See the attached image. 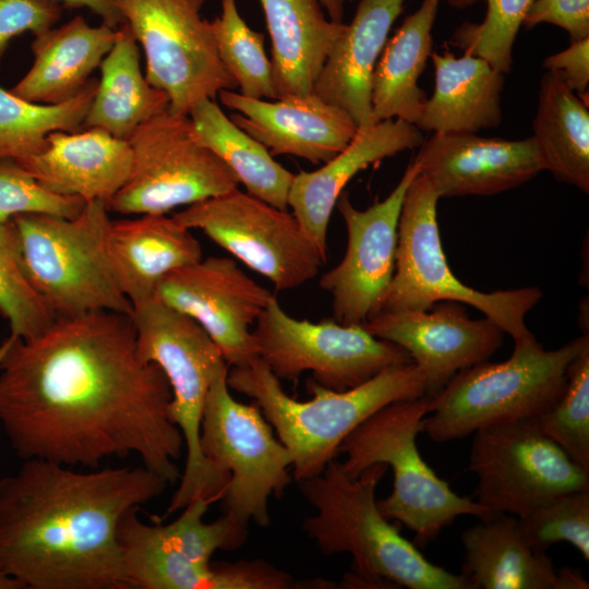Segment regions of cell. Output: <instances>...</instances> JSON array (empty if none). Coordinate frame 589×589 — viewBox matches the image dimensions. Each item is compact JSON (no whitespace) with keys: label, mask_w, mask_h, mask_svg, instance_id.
<instances>
[{"label":"cell","mask_w":589,"mask_h":589,"mask_svg":"<svg viewBox=\"0 0 589 589\" xmlns=\"http://www.w3.org/2000/svg\"><path fill=\"white\" fill-rule=\"evenodd\" d=\"M170 400L163 371L137 354L129 314L56 317L0 346V425L22 460L93 469L133 454L175 483L184 443Z\"/></svg>","instance_id":"obj_1"},{"label":"cell","mask_w":589,"mask_h":589,"mask_svg":"<svg viewBox=\"0 0 589 589\" xmlns=\"http://www.w3.org/2000/svg\"><path fill=\"white\" fill-rule=\"evenodd\" d=\"M168 482L142 466L76 471L25 459L0 479V568L31 589H129L121 519Z\"/></svg>","instance_id":"obj_2"},{"label":"cell","mask_w":589,"mask_h":589,"mask_svg":"<svg viewBox=\"0 0 589 589\" xmlns=\"http://www.w3.org/2000/svg\"><path fill=\"white\" fill-rule=\"evenodd\" d=\"M386 470L375 464L351 479L334 459L321 474L298 482L316 510L303 520L304 532L326 555H351L353 575L345 578L346 587L471 589L461 574L428 561L381 513L375 493Z\"/></svg>","instance_id":"obj_3"},{"label":"cell","mask_w":589,"mask_h":589,"mask_svg":"<svg viewBox=\"0 0 589 589\" xmlns=\"http://www.w3.org/2000/svg\"><path fill=\"white\" fill-rule=\"evenodd\" d=\"M227 383L260 407L292 456L297 482L321 474L339 455L342 441L381 408L425 395L424 376L413 362L389 366L346 390L329 389L312 380L308 387L313 397L303 401L288 396L260 358L245 366H232Z\"/></svg>","instance_id":"obj_4"},{"label":"cell","mask_w":589,"mask_h":589,"mask_svg":"<svg viewBox=\"0 0 589 589\" xmlns=\"http://www.w3.org/2000/svg\"><path fill=\"white\" fill-rule=\"evenodd\" d=\"M426 395L394 401L359 424L339 445V462L349 478H358L375 464L389 466L394 473L392 493L377 501L385 518L402 524L424 548L459 516L486 519L496 513L469 497L456 494L422 458L417 436L430 411Z\"/></svg>","instance_id":"obj_5"},{"label":"cell","mask_w":589,"mask_h":589,"mask_svg":"<svg viewBox=\"0 0 589 589\" xmlns=\"http://www.w3.org/2000/svg\"><path fill=\"white\" fill-rule=\"evenodd\" d=\"M131 317L140 359L158 365L167 378L171 390L169 418L187 447L184 469L167 514L181 510L195 498H221L230 478L204 457L201 425L211 384L228 364L200 324L156 296L133 303Z\"/></svg>","instance_id":"obj_6"},{"label":"cell","mask_w":589,"mask_h":589,"mask_svg":"<svg viewBox=\"0 0 589 589\" xmlns=\"http://www.w3.org/2000/svg\"><path fill=\"white\" fill-rule=\"evenodd\" d=\"M588 347V333L554 350H545L533 334L514 341L508 360L467 368L432 397L422 432L447 442L542 414L562 395L570 362Z\"/></svg>","instance_id":"obj_7"},{"label":"cell","mask_w":589,"mask_h":589,"mask_svg":"<svg viewBox=\"0 0 589 589\" xmlns=\"http://www.w3.org/2000/svg\"><path fill=\"white\" fill-rule=\"evenodd\" d=\"M29 280L56 317L96 311L132 313L106 253L107 204H85L74 218L26 214L14 217Z\"/></svg>","instance_id":"obj_8"},{"label":"cell","mask_w":589,"mask_h":589,"mask_svg":"<svg viewBox=\"0 0 589 589\" xmlns=\"http://www.w3.org/2000/svg\"><path fill=\"white\" fill-rule=\"evenodd\" d=\"M438 200L437 192L421 173L408 187L398 223L395 272L380 312L423 311L438 301L450 300L474 306L514 341L530 336L525 318L542 298V291L525 287L483 292L462 284L453 274L442 248Z\"/></svg>","instance_id":"obj_9"},{"label":"cell","mask_w":589,"mask_h":589,"mask_svg":"<svg viewBox=\"0 0 589 589\" xmlns=\"http://www.w3.org/2000/svg\"><path fill=\"white\" fill-rule=\"evenodd\" d=\"M228 371L223 366L208 389L201 449L216 470L230 477L221 496L224 513L266 527L269 497H280L292 481V456L254 401L245 405L231 396Z\"/></svg>","instance_id":"obj_10"},{"label":"cell","mask_w":589,"mask_h":589,"mask_svg":"<svg viewBox=\"0 0 589 589\" xmlns=\"http://www.w3.org/2000/svg\"><path fill=\"white\" fill-rule=\"evenodd\" d=\"M128 142L130 175L107 203L109 212L167 214L239 185L227 165L199 141L189 115L168 109L142 123Z\"/></svg>","instance_id":"obj_11"},{"label":"cell","mask_w":589,"mask_h":589,"mask_svg":"<svg viewBox=\"0 0 589 589\" xmlns=\"http://www.w3.org/2000/svg\"><path fill=\"white\" fill-rule=\"evenodd\" d=\"M252 335L259 358L279 380L296 382L309 371L314 382L334 390L356 387L389 366L412 362L405 349L376 338L361 325L294 318L275 296L257 317Z\"/></svg>","instance_id":"obj_12"},{"label":"cell","mask_w":589,"mask_h":589,"mask_svg":"<svg viewBox=\"0 0 589 589\" xmlns=\"http://www.w3.org/2000/svg\"><path fill=\"white\" fill-rule=\"evenodd\" d=\"M205 0H117L124 23L142 47L145 79L165 92L169 111L189 115L201 100L238 87L224 67Z\"/></svg>","instance_id":"obj_13"},{"label":"cell","mask_w":589,"mask_h":589,"mask_svg":"<svg viewBox=\"0 0 589 589\" xmlns=\"http://www.w3.org/2000/svg\"><path fill=\"white\" fill-rule=\"evenodd\" d=\"M173 216L185 227L202 230L278 291L314 279L325 262L293 214L238 188Z\"/></svg>","instance_id":"obj_14"},{"label":"cell","mask_w":589,"mask_h":589,"mask_svg":"<svg viewBox=\"0 0 589 589\" xmlns=\"http://www.w3.org/2000/svg\"><path fill=\"white\" fill-rule=\"evenodd\" d=\"M469 470L477 502L493 513L519 517L545 502L589 489V471L577 465L533 419L473 433Z\"/></svg>","instance_id":"obj_15"},{"label":"cell","mask_w":589,"mask_h":589,"mask_svg":"<svg viewBox=\"0 0 589 589\" xmlns=\"http://www.w3.org/2000/svg\"><path fill=\"white\" fill-rule=\"evenodd\" d=\"M419 173L414 158L388 196L364 211L352 205L348 192L339 195L336 207L346 225L347 248L342 260L320 278L338 323L362 325L380 312L395 272L404 197Z\"/></svg>","instance_id":"obj_16"},{"label":"cell","mask_w":589,"mask_h":589,"mask_svg":"<svg viewBox=\"0 0 589 589\" xmlns=\"http://www.w3.org/2000/svg\"><path fill=\"white\" fill-rule=\"evenodd\" d=\"M155 296L200 324L228 366H245L259 358L250 326L274 294L245 274L236 260L202 257L164 277Z\"/></svg>","instance_id":"obj_17"},{"label":"cell","mask_w":589,"mask_h":589,"mask_svg":"<svg viewBox=\"0 0 589 589\" xmlns=\"http://www.w3.org/2000/svg\"><path fill=\"white\" fill-rule=\"evenodd\" d=\"M410 356L425 380V395H437L460 371L489 360L503 344L504 330L488 317L471 320L457 301L429 310L383 311L361 325Z\"/></svg>","instance_id":"obj_18"},{"label":"cell","mask_w":589,"mask_h":589,"mask_svg":"<svg viewBox=\"0 0 589 589\" xmlns=\"http://www.w3.org/2000/svg\"><path fill=\"white\" fill-rule=\"evenodd\" d=\"M130 510L120 521L118 540L129 588L137 589H289L293 577L263 560L195 564Z\"/></svg>","instance_id":"obj_19"},{"label":"cell","mask_w":589,"mask_h":589,"mask_svg":"<svg viewBox=\"0 0 589 589\" xmlns=\"http://www.w3.org/2000/svg\"><path fill=\"white\" fill-rule=\"evenodd\" d=\"M416 159L440 199L497 194L544 170L532 136L509 141L476 133H434L424 140Z\"/></svg>","instance_id":"obj_20"},{"label":"cell","mask_w":589,"mask_h":589,"mask_svg":"<svg viewBox=\"0 0 589 589\" xmlns=\"http://www.w3.org/2000/svg\"><path fill=\"white\" fill-rule=\"evenodd\" d=\"M224 106L239 111L230 119L263 144L272 155H292L324 164L353 139L358 127L341 108L314 93L288 95L273 101L223 89Z\"/></svg>","instance_id":"obj_21"},{"label":"cell","mask_w":589,"mask_h":589,"mask_svg":"<svg viewBox=\"0 0 589 589\" xmlns=\"http://www.w3.org/2000/svg\"><path fill=\"white\" fill-rule=\"evenodd\" d=\"M422 131L400 119L359 127L351 142L313 171L293 175L288 206L326 261L327 230L336 202L347 183L361 170L402 151L420 147Z\"/></svg>","instance_id":"obj_22"},{"label":"cell","mask_w":589,"mask_h":589,"mask_svg":"<svg viewBox=\"0 0 589 589\" xmlns=\"http://www.w3.org/2000/svg\"><path fill=\"white\" fill-rule=\"evenodd\" d=\"M17 161L53 193L107 204L129 178L132 152L128 141L86 128L51 132L40 152Z\"/></svg>","instance_id":"obj_23"},{"label":"cell","mask_w":589,"mask_h":589,"mask_svg":"<svg viewBox=\"0 0 589 589\" xmlns=\"http://www.w3.org/2000/svg\"><path fill=\"white\" fill-rule=\"evenodd\" d=\"M461 575L471 589H588L579 570L555 569L522 538L517 517L496 513L461 532Z\"/></svg>","instance_id":"obj_24"},{"label":"cell","mask_w":589,"mask_h":589,"mask_svg":"<svg viewBox=\"0 0 589 589\" xmlns=\"http://www.w3.org/2000/svg\"><path fill=\"white\" fill-rule=\"evenodd\" d=\"M191 230L167 214L110 220L105 241L109 266L132 304L155 296L171 272L203 257Z\"/></svg>","instance_id":"obj_25"},{"label":"cell","mask_w":589,"mask_h":589,"mask_svg":"<svg viewBox=\"0 0 589 589\" xmlns=\"http://www.w3.org/2000/svg\"><path fill=\"white\" fill-rule=\"evenodd\" d=\"M404 0H360L315 82L313 93L345 110L357 127L372 124L371 80Z\"/></svg>","instance_id":"obj_26"},{"label":"cell","mask_w":589,"mask_h":589,"mask_svg":"<svg viewBox=\"0 0 589 589\" xmlns=\"http://www.w3.org/2000/svg\"><path fill=\"white\" fill-rule=\"evenodd\" d=\"M117 29L89 25L76 15L59 27L35 35L34 61L11 92L33 104H62L79 94L111 49Z\"/></svg>","instance_id":"obj_27"},{"label":"cell","mask_w":589,"mask_h":589,"mask_svg":"<svg viewBox=\"0 0 589 589\" xmlns=\"http://www.w3.org/2000/svg\"><path fill=\"white\" fill-rule=\"evenodd\" d=\"M434 89L416 125L434 133H476L501 124L505 74L485 59L432 52Z\"/></svg>","instance_id":"obj_28"},{"label":"cell","mask_w":589,"mask_h":589,"mask_svg":"<svg viewBox=\"0 0 589 589\" xmlns=\"http://www.w3.org/2000/svg\"><path fill=\"white\" fill-rule=\"evenodd\" d=\"M272 40L277 99L313 93L346 24L327 20L318 0H260Z\"/></svg>","instance_id":"obj_29"},{"label":"cell","mask_w":589,"mask_h":589,"mask_svg":"<svg viewBox=\"0 0 589 589\" xmlns=\"http://www.w3.org/2000/svg\"><path fill=\"white\" fill-rule=\"evenodd\" d=\"M440 0H423L387 39L371 80V120L400 119L416 124L426 95L419 79L431 57L432 28Z\"/></svg>","instance_id":"obj_30"},{"label":"cell","mask_w":589,"mask_h":589,"mask_svg":"<svg viewBox=\"0 0 589 589\" xmlns=\"http://www.w3.org/2000/svg\"><path fill=\"white\" fill-rule=\"evenodd\" d=\"M99 70L98 86L82 129H101L128 141L142 123L169 109L167 94L145 79L139 44L125 23L117 28Z\"/></svg>","instance_id":"obj_31"},{"label":"cell","mask_w":589,"mask_h":589,"mask_svg":"<svg viewBox=\"0 0 589 589\" xmlns=\"http://www.w3.org/2000/svg\"><path fill=\"white\" fill-rule=\"evenodd\" d=\"M588 99L579 97L556 75L540 82L532 139L544 170L557 180L589 192Z\"/></svg>","instance_id":"obj_32"},{"label":"cell","mask_w":589,"mask_h":589,"mask_svg":"<svg viewBox=\"0 0 589 589\" xmlns=\"http://www.w3.org/2000/svg\"><path fill=\"white\" fill-rule=\"evenodd\" d=\"M189 117L199 141L227 165L248 193L287 209L293 173L263 144L235 124L215 99L199 101Z\"/></svg>","instance_id":"obj_33"},{"label":"cell","mask_w":589,"mask_h":589,"mask_svg":"<svg viewBox=\"0 0 589 589\" xmlns=\"http://www.w3.org/2000/svg\"><path fill=\"white\" fill-rule=\"evenodd\" d=\"M98 86L93 77L71 99L57 105H38L0 87V158L23 159L40 152L51 132H76Z\"/></svg>","instance_id":"obj_34"},{"label":"cell","mask_w":589,"mask_h":589,"mask_svg":"<svg viewBox=\"0 0 589 589\" xmlns=\"http://www.w3.org/2000/svg\"><path fill=\"white\" fill-rule=\"evenodd\" d=\"M219 58L236 81L240 94L277 99L272 63L264 49V35L248 26L236 0H221V14L212 21Z\"/></svg>","instance_id":"obj_35"},{"label":"cell","mask_w":589,"mask_h":589,"mask_svg":"<svg viewBox=\"0 0 589 589\" xmlns=\"http://www.w3.org/2000/svg\"><path fill=\"white\" fill-rule=\"evenodd\" d=\"M0 315L10 325L7 340L33 338L56 320L29 280L13 220L0 223Z\"/></svg>","instance_id":"obj_36"},{"label":"cell","mask_w":589,"mask_h":589,"mask_svg":"<svg viewBox=\"0 0 589 589\" xmlns=\"http://www.w3.org/2000/svg\"><path fill=\"white\" fill-rule=\"evenodd\" d=\"M532 419L577 465L589 471V347L570 362L558 399Z\"/></svg>","instance_id":"obj_37"},{"label":"cell","mask_w":589,"mask_h":589,"mask_svg":"<svg viewBox=\"0 0 589 589\" xmlns=\"http://www.w3.org/2000/svg\"><path fill=\"white\" fill-rule=\"evenodd\" d=\"M208 500H192L181 515L166 525L156 524L159 533L176 550L191 562L208 566L213 554L218 551H235L241 548L249 536V524L224 513L212 522L204 521Z\"/></svg>","instance_id":"obj_38"},{"label":"cell","mask_w":589,"mask_h":589,"mask_svg":"<svg viewBox=\"0 0 589 589\" xmlns=\"http://www.w3.org/2000/svg\"><path fill=\"white\" fill-rule=\"evenodd\" d=\"M526 542L545 552L558 542H568L589 561V489L558 495L517 517Z\"/></svg>","instance_id":"obj_39"},{"label":"cell","mask_w":589,"mask_h":589,"mask_svg":"<svg viewBox=\"0 0 589 589\" xmlns=\"http://www.w3.org/2000/svg\"><path fill=\"white\" fill-rule=\"evenodd\" d=\"M481 23H462L450 44L464 52L485 59L507 74L513 64V47L524 17L533 0H485Z\"/></svg>","instance_id":"obj_40"},{"label":"cell","mask_w":589,"mask_h":589,"mask_svg":"<svg viewBox=\"0 0 589 589\" xmlns=\"http://www.w3.org/2000/svg\"><path fill=\"white\" fill-rule=\"evenodd\" d=\"M85 204L80 197L47 190L17 160L0 158V223L26 214L74 218Z\"/></svg>","instance_id":"obj_41"},{"label":"cell","mask_w":589,"mask_h":589,"mask_svg":"<svg viewBox=\"0 0 589 589\" xmlns=\"http://www.w3.org/2000/svg\"><path fill=\"white\" fill-rule=\"evenodd\" d=\"M61 13L62 5L50 0H0V64L14 37L53 27Z\"/></svg>","instance_id":"obj_42"},{"label":"cell","mask_w":589,"mask_h":589,"mask_svg":"<svg viewBox=\"0 0 589 589\" xmlns=\"http://www.w3.org/2000/svg\"><path fill=\"white\" fill-rule=\"evenodd\" d=\"M548 23L563 28L570 41L589 37V0H533L522 26Z\"/></svg>","instance_id":"obj_43"},{"label":"cell","mask_w":589,"mask_h":589,"mask_svg":"<svg viewBox=\"0 0 589 589\" xmlns=\"http://www.w3.org/2000/svg\"><path fill=\"white\" fill-rule=\"evenodd\" d=\"M542 67L556 75L579 97L588 99L589 86V37L576 41L554 55L548 56Z\"/></svg>","instance_id":"obj_44"},{"label":"cell","mask_w":589,"mask_h":589,"mask_svg":"<svg viewBox=\"0 0 589 589\" xmlns=\"http://www.w3.org/2000/svg\"><path fill=\"white\" fill-rule=\"evenodd\" d=\"M70 8H87L101 19V23L117 29L124 23L117 0H50Z\"/></svg>","instance_id":"obj_45"},{"label":"cell","mask_w":589,"mask_h":589,"mask_svg":"<svg viewBox=\"0 0 589 589\" xmlns=\"http://www.w3.org/2000/svg\"><path fill=\"white\" fill-rule=\"evenodd\" d=\"M321 5L326 9L330 21L341 23L344 14L345 0H318Z\"/></svg>","instance_id":"obj_46"},{"label":"cell","mask_w":589,"mask_h":589,"mask_svg":"<svg viewBox=\"0 0 589 589\" xmlns=\"http://www.w3.org/2000/svg\"><path fill=\"white\" fill-rule=\"evenodd\" d=\"M0 589H24V588L16 579L9 576L0 568Z\"/></svg>","instance_id":"obj_47"},{"label":"cell","mask_w":589,"mask_h":589,"mask_svg":"<svg viewBox=\"0 0 589 589\" xmlns=\"http://www.w3.org/2000/svg\"><path fill=\"white\" fill-rule=\"evenodd\" d=\"M480 0H447L448 4L456 9H465L473 5Z\"/></svg>","instance_id":"obj_48"}]
</instances>
